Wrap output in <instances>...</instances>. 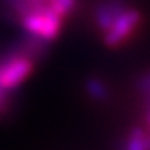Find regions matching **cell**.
<instances>
[{"mask_svg": "<svg viewBox=\"0 0 150 150\" xmlns=\"http://www.w3.org/2000/svg\"><path fill=\"white\" fill-rule=\"evenodd\" d=\"M125 150H150V134L142 128H136L130 133Z\"/></svg>", "mask_w": 150, "mask_h": 150, "instance_id": "4", "label": "cell"}, {"mask_svg": "<svg viewBox=\"0 0 150 150\" xmlns=\"http://www.w3.org/2000/svg\"><path fill=\"white\" fill-rule=\"evenodd\" d=\"M9 109V95L7 91L0 85V117L4 115Z\"/></svg>", "mask_w": 150, "mask_h": 150, "instance_id": "6", "label": "cell"}, {"mask_svg": "<svg viewBox=\"0 0 150 150\" xmlns=\"http://www.w3.org/2000/svg\"><path fill=\"white\" fill-rule=\"evenodd\" d=\"M149 124H150V114H149Z\"/></svg>", "mask_w": 150, "mask_h": 150, "instance_id": "7", "label": "cell"}, {"mask_svg": "<svg viewBox=\"0 0 150 150\" xmlns=\"http://www.w3.org/2000/svg\"><path fill=\"white\" fill-rule=\"evenodd\" d=\"M32 55L22 51H15L0 63V85L9 92L21 86L32 73Z\"/></svg>", "mask_w": 150, "mask_h": 150, "instance_id": "1", "label": "cell"}, {"mask_svg": "<svg viewBox=\"0 0 150 150\" xmlns=\"http://www.w3.org/2000/svg\"><path fill=\"white\" fill-rule=\"evenodd\" d=\"M125 7L120 3V1H112V3H105L99 10L96 12V23L100 28V31L105 34L109 26L112 25V22L115 21V18L124 10Z\"/></svg>", "mask_w": 150, "mask_h": 150, "instance_id": "3", "label": "cell"}, {"mask_svg": "<svg viewBox=\"0 0 150 150\" xmlns=\"http://www.w3.org/2000/svg\"><path fill=\"white\" fill-rule=\"evenodd\" d=\"M139 23H140V13L134 9H124L115 18L109 29L105 32L103 42L108 47H118L136 31Z\"/></svg>", "mask_w": 150, "mask_h": 150, "instance_id": "2", "label": "cell"}, {"mask_svg": "<svg viewBox=\"0 0 150 150\" xmlns=\"http://www.w3.org/2000/svg\"><path fill=\"white\" fill-rule=\"evenodd\" d=\"M88 91L96 99H103L106 96V88H105V85L100 80H96V79H92L88 83Z\"/></svg>", "mask_w": 150, "mask_h": 150, "instance_id": "5", "label": "cell"}]
</instances>
